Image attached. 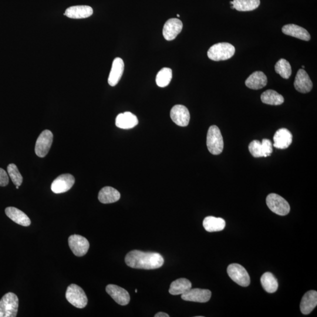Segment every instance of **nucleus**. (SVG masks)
<instances>
[{"label":"nucleus","instance_id":"nucleus-17","mask_svg":"<svg viewBox=\"0 0 317 317\" xmlns=\"http://www.w3.org/2000/svg\"><path fill=\"white\" fill-rule=\"evenodd\" d=\"M93 12V9L90 6H76L67 8L64 15L70 18L83 19L90 18Z\"/></svg>","mask_w":317,"mask_h":317},{"label":"nucleus","instance_id":"nucleus-3","mask_svg":"<svg viewBox=\"0 0 317 317\" xmlns=\"http://www.w3.org/2000/svg\"><path fill=\"white\" fill-rule=\"evenodd\" d=\"M18 308V298L14 293H6L0 300V317H16Z\"/></svg>","mask_w":317,"mask_h":317},{"label":"nucleus","instance_id":"nucleus-16","mask_svg":"<svg viewBox=\"0 0 317 317\" xmlns=\"http://www.w3.org/2000/svg\"><path fill=\"white\" fill-rule=\"evenodd\" d=\"M295 89L299 92L308 93L312 90L313 84L305 70L300 69L296 74L294 80Z\"/></svg>","mask_w":317,"mask_h":317},{"label":"nucleus","instance_id":"nucleus-31","mask_svg":"<svg viewBox=\"0 0 317 317\" xmlns=\"http://www.w3.org/2000/svg\"><path fill=\"white\" fill-rule=\"evenodd\" d=\"M172 79V70L170 68H164L157 74L156 82L160 88L166 87L170 84Z\"/></svg>","mask_w":317,"mask_h":317},{"label":"nucleus","instance_id":"nucleus-13","mask_svg":"<svg viewBox=\"0 0 317 317\" xmlns=\"http://www.w3.org/2000/svg\"><path fill=\"white\" fill-rule=\"evenodd\" d=\"M212 292L210 290L200 288H191L182 294L181 298L184 301L206 302L210 300Z\"/></svg>","mask_w":317,"mask_h":317},{"label":"nucleus","instance_id":"nucleus-28","mask_svg":"<svg viewBox=\"0 0 317 317\" xmlns=\"http://www.w3.org/2000/svg\"><path fill=\"white\" fill-rule=\"evenodd\" d=\"M262 103L270 106H280L284 103V99L280 94L274 90H269L263 92L261 96Z\"/></svg>","mask_w":317,"mask_h":317},{"label":"nucleus","instance_id":"nucleus-39","mask_svg":"<svg viewBox=\"0 0 317 317\" xmlns=\"http://www.w3.org/2000/svg\"><path fill=\"white\" fill-rule=\"evenodd\" d=\"M136 293H137V292H138V290H136Z\"/></svg>","mask_w":317,"mask_h":317},{"label":"nucleus","instance_id":"nucleus-9","mask_svg":"<svg viewBox=\"0 0 317 317\" xmlns=\"http://www.w3.org/2000/svg\"><path fill=\"white\" fill-rule=\"evenodd\" d=\"M52 141L53 134L52 132L49 130H44L36 142L35 152L37 156L45 157L52 147Z\"/></svg>","mask_w":317,"mask_h":317},{"label":"nucleus","instance_id":"nucleus-32","mask_svg":"<svg viewBox=\"0 0 317 317\" xmlns=\"http://www.w3.org/2000/svg\"><path fill=\"white\" fill-rule=\"evenodd\" d=\"M276 72L279 74L283 78L288 79L292 76V70L291 65L285 59H280L275 66Z\"/></svg>","mask_w":317,"mask_h":317},{"label":"nucleus","instance_id":"nucleus-1","mask_svg":"<svg viewBox=\"0 0 317 317\" xmlns=\"http://www.w3.org/2000/svg\"><path fill=\"white\" fill-rule=\"evenodd\" d=\"M124 261L129 267L137 269H157L164 264L162 256L158 252H144L136 250L128 252Z\"/></svg>","mask_w":317,"mask_h":317},{"label":"nucleus","instance_id":"nucleus-8","mask_svg":"<svg viewBox=\"0 0 317 317\" xmlns=\"http://www.w3.org/2000/svg\"><path fill=\"white\" fill-rule=\"evenodd\" d=\"M248 150L254 158L268 157L272 153V144L270 140L264 139L260 142L254 140L249 144Z\"/></svg>","mask_w":317,"mask_h":317},{"label":"nucleus","instance_id":"nucleus-2","mask_svg":"<svg viewBox=\"0 0 317 317\" xmlns=\"http://www.w3.org/2000/svg\"><path fill=\"white\" fill-rule=\"evenodd\" d=\"M235 47L228 42H220L212 46L208 50L209 59L214 62L228 60L234 55Z\"/></svg>","mask_w":317,"mask_h":317},{"label":"nucleus","instance_id":"nucleus-34","mask_svg":"<svg viewBox=\"0 0 317 317\" xmlns=\"http://www.w3.org/2000/svg\"><path fill=\"white\" fill-rule=\"evenodd\" d=\"M9 183V178L8 173L0 168V186H6Z\"/></svg>","mask_w":317,"mask_h":317},{"label":"nucleus","instance_id":"nucleus-24","mask_svg":"<svg viewBox=\"0 0 317 317\" xmlns=\"http://www.w3.org/2000/svg\"><path fill=\"white\" fill-rule=\"evenodd\" d=\"M116 126L123 130H129L136 126L138 124L137 117L130 112H126L118 114L116 118Z\"/></svg>","mask_w":317,"mask_h":317},{"label":"nucleus","instance_id":"nucleus-5","mask_svg":"<svg viewBox=\"0 0 317 317\" xmlns=\"http://www.w3.org/2000/svg\"><path fill=\"white\" fill-rule=\"evenodd\" d=\"M66 298L70 304L78 308H85L88 304L86 292L76 284H70L67 288Z\"/></svg>","mask_w":317,"mask_h":317},{"label":"nucleus","instance_id":"nucleus-25","mask_svg":"<svg viewBox=\"0 0 317 317\" xmlns=\"http://www.w3.org/2000/svg\"><path fill=\"white\" fill-rule=\"evenodd\" d=\"M120 194L116 188L112 187H104L100 192L98 200L104 204H113L120 200Z\"/></svg>","mask_w":317,"mask_h":317},{"label":"nucleus","instance_id":"nucleus-18","mask_svg":"<svg viewBox=\"0 0 317 317\" xmlns=\"http://www.w3.org/2000/svg\"><path fill=\"white\" fill-rule=\"evenodd\" d=\"M273 140H274L273 146L279 150H285L292 144V136L288 130L282 128L276 132Z\"/></svg>","mask_w":317,"mask_h":317},{"label":"nucleus","instance_id":"nucleus-22","mask_svg":"<svg viewBox=\"0 0 317 317\" xmlns=\"http://www.w3.org/2000/svg\"><path fill=\"white\" fill-rule=\"evenodd\" d=\"M250 89L258 90L267 86L268 78L261 72H256L250 76L245 82Z\"/></svg>","mask_w":317,"mask_h":317},{"label":"nucleus","instance_id":"nucleus-26","mask_svg":"<svg viewBox=\"0 0 317 317\" xmlns=\"http://www.w3.org/2000/svg\"><path fill=\"white\" fill-rule=\"evenodd\" d=\"M192 282L188 280L181 278L171 283L170 293L172 295H182L192 288Z\"/></svg>","mask_w":317,"mask_h":317},{"label":"nucleus","instance_id":"nucleus-20","mask_svg":"<svg viewBox=\"0 0 317 317\" xmlns=\"http://www.w3.org/2000/svg\"><path fill=\"white\" fill-rule=\"evenodd\" d=\"M317 305V292L311 290L306 292L300 303V310L303 314L308 315L311 313Z\"/></svg>","mask_w":317,"mask_h":317},{"label":"nucleus","instance_id":"nucleus-27","mask_svg":"<svg viewBox=\"0 0 317 317\" xmlns=\"http://www.w3.org/2000/svg\"><path fill=\"white\" fill-rule=\"evenodd\" d=\"M203 225L208 232H220L224 228L226 222L222 218L208 216L204 219Z\"/></svg>","mask_w":317,"mask_h":317},{"label":"nucleus","instance_id":"nucleus-12","mask_svg":"<svg viewBox=\"0 0 317 317\" xmlns=\"http://www.w3.org/2000/svg\"><path fill=\"white\" fill-rule=\"evenodd\" d=\"M170 118L177 126L184 127L190 124V116L186 106L176 104L170 110Z\"/></svg>","mask_w":317,"mask_h":317},{"label":"nucleus","instance_id":"nucleus-4","mask_svg":"<svg viewBox=\"0 0 317 317\" xmlns=\"http://www.w3.org/2000/svg\"><path fill=\"white\" fill-rule=\"evenodd\" d=\"M207 146L212 154H220L224 148V142L221 132L216 126L209 128L207 134Z\"/></svg>","mask_w":317,"mask_h":317},{"label":"nucleus","instance_id":"nucleus-14","mask_svg":"<svg viewBox=\"0 0 317 317\" xmlns=\"http://www.w3.org/2000/svg\"><path fill=\"white\" fill-rule=\"evenodd\" d=\"M183 29V23L180 19L170 18L164 24L163 35L167 41H172L176 38Z\"/></svg>","mask_w":317,"mask_h":317},{"label":"nucleus","instance_id":"nucleus-29","mask_svg":"<svg viewBox=\"0 0 317 317\" xmlns=\"http://www.w3.org/2000/svg\"><path fill=\"white\" fill-rule=\"evenodd\" d=\"M261 283L262 288L266 292L274 293L278 288V280L275 276L270 272H266L262 276Z\"/></svg>","mask_w":317,"mask_h":317},{"label":"nucleus","instance_id":"nucleus-7","mask_svg":"<svg viewBox=\"0 0 317 317\" xmlns=\"http://www.w3.org/2000/svg\"><path fill=\"white\" fill-rule=\"evenodd\" d=\"M227 272L232 281L242 286H248L250 284V278L246 270L239 264L234 263L229 265Z\"/></svg>","mask_w":317,"mask_h":317},{"label":"nucleus","instance_id":"nucleus-23","mask_svg":"<svg viewBox=\"0 0 317 317\" xmlns=\"http://www.w3.org/2000/svg\"><path fill=\"white\" fill-rule=\"evenodd\" d=\"M282 32L286 36L295 37L303 41L308 42L311 39L309 32L306 29L298 25H286L282 28Z\"/></svg>","mask_w":317,"mask_h":317},{"label":"nucleus","instance_id":"nucleus-35","mask_svg":"<svg viewBox=\"0 0 317 317\" xmlns=\"http://www.w3.org/2000/svg\"><path fill=\"white\" fill-rule=\"evenodd\" d=\"M170 315H168V314L160 312L154 315V317H170Z\"/></svg>","mask_w":317,"mask_h":317},{"label":"nucleus","instance_id":"nucleus-36","mask_svg":"<svg viewBox=\"0 0 317 317\" xmlns=\"http://www.w3.org/2000/svg\"><path fill=\"white\" fill-rule=\"evenodd\" d=\"M16 190H18L19 186H16Z\"/></svg>","mask_w":317,"mask_h":317},{"label":"nucleus","instance_id":"nucleus-15","mask_svg":"<svg viewBox=\"0 0 317 317\" xmlns=\"http://www.w3.org/2000/svg\"><path fill=\"white\" fill-rule=\"evenodd\" d=\"M106 292L118 304L126 306L130 302L129 292L120 286L114 284L108 285Z\"/></svg>","mask_w":317,"mask_h":317},{"label":"nucleus","instance_id":"nucleus-6","mask_svg":"<svg viewBox=\"0 0 317 317\" xmlns=\"http://www.w3.org/2000/svg\"><path fill=\"white\" fill-rule=\"evenodd\" d=\"M266 204L273 213L280 216L288 214L290 211L288 202L278 194H271L268 195Z\"/></svg>","mask_w":317,"mask_h":317},{"label":"nucleus","instance_id":"nucleus-10","mask_svg":"<svg viewBox=\"0 0 317 317\" xmlns=\"http://www.w3.org/2000/svg\"><path fill=\"white\" fill-rule=\"evenodd\" d=\"M68 244L73 254L77 257L85 256L90 248V242L82 236L74 234L68 238Z\"/></svg>","mask_w":317,"mask_h":317},{"label":"nucleus","instance_id":"nucleus-21","mask_svg":"<svg viewBox=\"0 0 317 317\" xmlns=\"http://www.w3.org/2000/svg\"><path fill=\"white\" fill-rule=\"evenodd\" d=\"M6 214L11 220L16 224L28 227L31 224L32 222L30 218L26 214L18 208L14 207L6 208L5 210Z\"/></svg>","mask_w":317,"mask_h":317},{"label":"nucleus","instance_id":"nucleus-37","mask_svg":"<svg viewBox=\"0 0 317 317\" xmlns=\"http://www.w3.org/2000/svg\"><path fill=\"white\" fill-rule=\"evenodd\" d=\"M177 16H178V18H180V14H178Z\"/></svg>","mask_w":317,"mask_h":317},{"label":"nucleus","instance_id":"nucleus-11","mask_svg":"<svg viewBox=\"0 0 317 317\" xmlns=\"http://www.w3.org/2000/svg\"><path fill=\"white\" fill-rule=\"evenodd\" d=\"M74 184L75 178L72 174H63L53 181L52 190L56 194L65 193L72 188Z\"/></svg>","mask_w":317,"mask_h":317},{"label":"nucleus","instance_id":"nucleus-19","mask_svg":"<svg viewBox=\"0 0 317 317\" xmlns=\"http://www.w3.org/2000/svg\"><path fill=\"white\" fill-rule=\"evenodd\" d=\"M124 62L120 58H114L112 62V68L108 77L109 85L114 86L119 82L124 72Z\"/></svg>","mask_w":317,"mask_h":317},{"label":"nucleus","instance_id":"nucleus-30","mask_svg":"<svg viewBox=\"0 0 317 317\" xmlns=\"http://www.w3.org/2000/svg\"><path fill=\"white\" fill-rule=\"evenodd\" d=\"M260 0H234L232 6L239 12H251L258 8Z\"/></svg>","mask_w":317,"mask_h":317},{"label":"nucleus","instance_id":"nucleus-38","mask_svg":"<svg viewBox=\"0 0 317 317\" xmlns=\"http://www.w3.org/2000/svg\"><path fill=\"white\" fill-rule=\"evenodd\" d=\"M304 67H305V66H302V68H304Z\"/></svg>","mask_w":317,"mask_h":317},{"label":"nucleus","instance_id":"nucleus-33","mask_svg":"<svg viewBox=\"0 0 317 317\" xmlns=\"http://www.w3.org/2000/svg\"><path fill=\"white\" fill-rule=\"evenodd\" d=\"M8 171L13 184L16 186H21L23 178L16 165L13 164H10L8 167Z\"/></svg>","mask_w":317,"mask_h":317}]
</instances>
